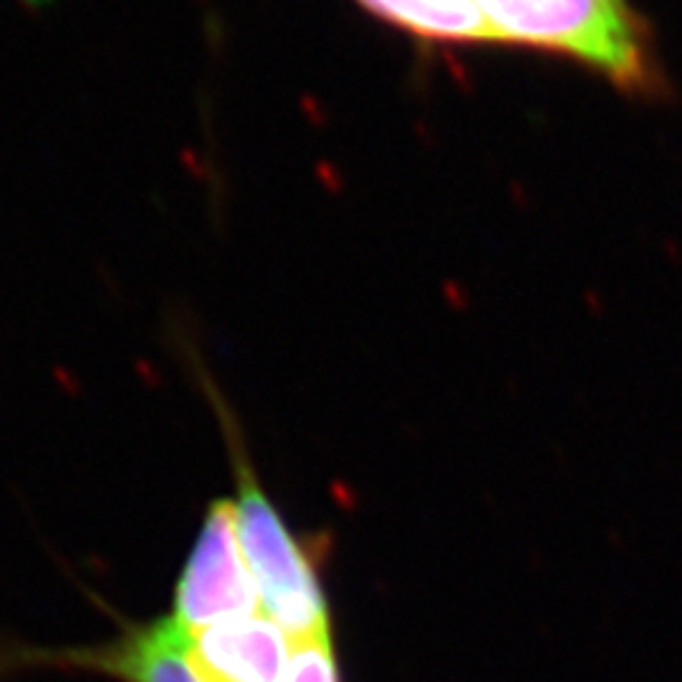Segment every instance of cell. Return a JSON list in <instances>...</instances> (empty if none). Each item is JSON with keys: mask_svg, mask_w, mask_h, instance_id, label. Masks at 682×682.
<instances>
[{"mask_svg": "<svg viewBox=\"0 0 682 682\" xmlns=\"http://www.w3.org/2000/svg\"><path fill=\"white\" fill-rule=\"evenodd\" d=\"M190 634L172 617L134 627L104 647L66 652V665L124 682H200L188 659Z\"/></svg>", "mask_w": 682, "mask_h": 682, "instance_id": "cell-5", "label": "cell"}, {"mask_svg": "<svg viewBox=\"0 0 682 682\" xmlns=\"http://www.w3.org/2000/svg\"><path fill=\"white\" fill-rule=\"evenodd\" d=\"M493 40L571 58L634 99L670 97L652 23L629 0H475Z\"/></svg>", "mask_w": 682, "mask_h": 682, "instance_id": "cell-1", "label": "cell"}, {"mask_svg": "<svg viewBox=\"0 0 682 682\" xmlns=\"http://www.w3.org/2000/svg\"><path fill=\"white\" fill-rule=\"evenodd\" d=\"M364 11L430 43H495L475 0H357Z\"/></svg>", "mask_w": 682, "mask_h": 682, "instance_id": "cell-6", "label": "cell"}, {"mask_svg": "<svg viewBox=\"0 0 682 682\" xmlns=\"http://www.w3.org/2000/svg\"><path fill=\"white\" fill-rule=\"evenodd\" d=\"M288 657L286 632L261 614L217 622L188 644L200 682H283Z\"/></svg>", "mask_w": 682, "mask_h": 682, "instance_id": "cell-4", "label": "cell"}, {"mask_svg": "<svg viewBox=\"0 0 682 682\" xmlns=\"http://www.w3.org/2000/svg\"><path fill=\"white\" fill-rule=\"evenodd\" d=\"M261 591L243 556L233 500H215L177 584L172 619L190 637L225 619L258 614Z\"/></svg>", "mask_w": 682, "mask_h": 682, "instance_id": "cell-3", "label": "cell"}, {"mask_svg": "<svg viewBox=\"0 0 682 682\" xmlns=\"http://www.w3.org/2000/svg\"><path fill=\"white\" fill-rule=\"evenodd\" d=\"M238 490L240 546L271 619L293 642L331 634L329 607L311 556L298 546L243 462L238 465Z\"/></svg>", "mask_w": 682, "mask_h": 682, "instance_id": "cell-2", "label": "cell"}, {"mask_svg": "<svg viewBox=\"0 0 682 682\" xmlns=\"http://www.w3.org/2000/svg\"><path fill=\"white\" fill-rule=\"evenodd\" d=\"M283 682H339L331 634L293 642Z\"/></svg>", "mask_w": 682, "mask_h": 682, "instance_id": "cell-7", "label": "cell"}]
</instances>
